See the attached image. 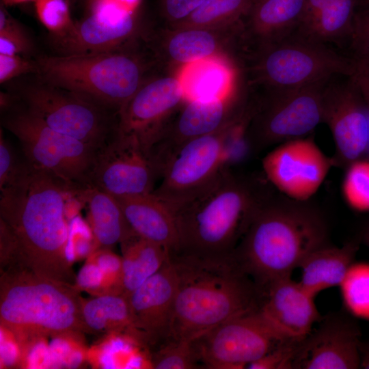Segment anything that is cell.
Returning <instances> with one entry per match:
<instances>
[{
  "label": "cell",
  "instance_id": "46",
  "mask_svg": "<svg viewBox=\"0 0 369 369\" xmlns=\"http://www.w3.org/2000/svg\"><path fill=\"white\" fill-rule=\"evenodd\" d=\"M14 102V98L12 95L5 92H1L0 105L1 111H7L13 108Z\"/></svg>",
  "mask_w": 369,
  "mask_h": 369
},
{
  "label": "cell",
  "instance_id": "28",
  "mask_svg": "<svg viewBox=\"0 0 369 369\" xmlns=\"http://www.w3.org/2000/svg\"><path fill=\"white\" fill-rule=\"evenodd\" d=\"M358 0H305L297 32L327 44L349 39Z\"/></svg>",
  "mask_w": 369,
  "mask_h": 369
},
{
  "label": "cell",
  "instance_id": "32",
  "mask_svg": "<svg viewBox=\"0 0 369 369\" xmlns=\"http://www.w3.org/2000/svg\"><path fill=\"white\" fill-rule=\"evenodd\" d=\"M340 287L347 313L369 318V264L353 262Z\"/></svg>",
  "mask_w": 369,
  "mask_h": 369
},
{
  "label": "cell",
  "instance_id": "4",
  "mask_svg": "<svg viewBox=\"0 0 369 369\" xmlns=\"http://www.w3.org/2000/svg\"><path fill=\"white\" fill-rule=\"evenodd\" d=\"M264 176L226 169L176 214L179 247L172 254L201 257L231 254L258 208L273 195Z\"/></svg>",
  "mask_w": 369,
  "mask_h": 369
},
{
  "label": "cell",
  "instance_id": "39",
  "mask_svg": "<svg viewBox=\"0 0 369 369\" xmlns=\"http://www.w3.org/2000/svg\"><path fill=\"white\" fill-rule=\"evenodd\" d=\"M205 0H159L161 15L165 25H171L189 16Z\"/></svg>",
  "mask_w": 369,
  "mask_h": 369
},
{
  "label": "cell",
  "instance_id": "45",
  "mask_svg": "<svg viewBox=\"0 0 369 369\" xmlns=\"http://www.w3.org/2000/svg\"><path fill=\"white\" fill-rule=\"evenodd\" d=\"M360 368L369 369V340L359 344Z\"/></svg>",
  "mask_w": 369,
  "mask_h": 369
},
{
  "label": "cell",
  "instance_id": "31",
  "mask_svg": "<svg viewBox=\"0 0 369 369\" xmlns=\"http://www.w3.org/2000/svg\"><path fill=\"white\" fill-rule=\"evenodd\" d=\"M256 0H205L189 16L169 28L215 27L245 20Z\"/></svg>",
  "mask_w": 369,
  "mask_h": 369
},
{
  "label": "cell",
  "instance_id": "49",
  "mask_svg": "<svg viewBox=\"0 0 369 369\" xmlns=\"http://www.w3.org/2000/svg\"><path fill=\"white\" fill-rule=\"evenodd\" d=\"M361 2L363 4L369 7V0H358V3Z\"/></svg>",
  "mask_w": 369,
  "mask_h": 369
},
{
  "label": "cell",
  "instance_id": "7",
  "mask_svg": "<svg viewBox=\"0 0 369 369\" xmlns=\"http://www.w3.org/2000/svg\"><path fill=\"white\" fill-rule=\"evenodd\" d=\"M240 67L247 85L270 92L351 77L355 63L352 57L296 31L279 40L248 47Z\"/></svg>",
  "mask_w": 369,
  "mask_h": 369
},
{
  "label": "cell",
  "instance_id": "36",
  "mask_svg": "<svg viewBox=\"0 0 369 369\" xmlns=\"http://www.w3.org/2000/svg\"><path fill=\"white\" fill-rule=\"evenodd\" d=\"M301 342L285 341L249 364V369H295V364Z\"/></svg>",
  "mask_w": 369,
  "mask_h": 369
},
{
  "label": "cell",
  "instance_id": "41",
  "mask_svg": "<svg viewBox=\"0 0 369 369\" xmlns=\"http://www.w3.org/2000/svg\"><path fill=\"white\" fill-rule=\"evenodd\" d=\"M104 275L94 262L90 258V261L81 269L77 276L76 287L79 290L94 292L97 295L104 292Z\"/></svg>",
  "mask_w": 369,
  "mask_h": 369
},
{
  "label": "cell",
  "instance_id": "11",
  "mask_svg": "<svg viewBox=\"0 0 369 369\" xmlns=\"http://www.w3.org/2000/svg\"><path fill=\"white\" fill-rule=\"evenodd\" d=\"M26 109L53 130L98 149L116 129L118 114L42 81L22 94Z\"/></svg>",
  "mask_w": 369,
  "mask_h": 369
},
{
  "label": "cell",
  "instance_id": "43",
  "mask_svg": "<svg viewBox=\"0 0 369 369\" xmlns=\"http://www.w3.org/2000/svg\"><path fill=\"white\" fill-rule=\"evenodd\" d=\"M31 47V42L23 29L0 31V54H25L30 51Z\"/></svg>",
  "mask_w": 369,
  "mask_h": 369
},
{
  "label": "cell",
  "instance_id": "8",
  "mask_svg": "<svg viewBox=\"0 0 369 369\" xmlns=\"http://www.w3.org/2000/svg\"><path fill=\"white\" fill-rule=\"evenodd\" d=\"M245 112L214 133L184 144L165 166L152 193L175 212L208 188L228 167L247 128Z\"/></svg>",
  "mask_w": 369,
  "mask_h": 369
},
{
  "label": "cell",
  "instance_id": "12",
  "mask_svg": "<svg viewBox=\"0 0 369 369\" xmlns=\"http://www.w3.org/2000/svg\"><path fill=\"white\" fill-rule=\"evenodd\" d=\"M285 341L256 310L222 323L193 344L197 361L206 368L241 369Z\"/></svg>",
  "mask_w": 369,
  "mask_h": 369
},
{
  "label": "cell",
  "instance_id": "42",
  "mask_svg": "<svg viewBox=\"0 0 369 369\" xmlns=\"http://www.w3.org/2000/svg\"><path fill=\"white\" fill-rule=\"evenodd\" d=\"M142 0H86L87 13L126 14L140 11Z\"/></svg>",
  "mask_w": 369,
  "mask_h": 369
},
{
  "label": "cell",
  "instance_id": "2",
  "mask_svg": "<svg viewBox=\"0 0 369 369\" xmlns=\"http://www.w3.org/2000/svg\"><path fill=\"white\" fill-rule=\"evenodd\" d=\"M177 275L169 340H193L222 323L258 310L264 292L232 254H171Z\"/></svg>",
  "mask_w": 369,
  "mask_h": 369
},
{
  "label": "cell",
  "instance_id": "40",
  "mask_svg": "<svg viewBox=\"0 0 369 369\" xmlns=\"http://www.w3.org/2000/svg\"><path fill=\"white\" fill-rule=\"evenodd\" d=\"M21 161L0 131V189L7 186L16 174Z\"/></svg>",
  "mask_w": 369,
  "mask_h": 369
},
{
  "label": "cell",
  "instance_id": "26",
  "mask_svg": "<svg viewBox=\"0 0 369 369\" xmlns=\"http://www.w3.org/2000/svg\"><path fill=\"white\" fill-rule=\"evenodd\" d=\"M78 195L87 206L94 249H108L135 234L114 195L92 184L80 187Z\"/></svg>",
  "mask_w": 369,
  "mask_h": 369
},
{
  "label": "cell",
  "instance_id": "29",
  "mask_svg": "<svg viewBox=\"0 0 369 369\" xmlns=\"http://www.w3.org/2000/svg\"><path fill=\"white\" fill-rule=\"evenodd\" d=\"M120 245L122 269L116 293L128 297L163 266L171 252L135 234Z\"/></svg>",
  "mask_w": 369,
  "mask_h": 369
},
{
  "label": "cell",
  "instance_id": "18",
  "mask_svg": "<svg viewBox=\"0 0 369 369\" xmlns=\"http://www.w3.org/2000/svg\"><path fill=\"white\" fill-rule=\"evenodd\" d=\"M245 20L215 27L173 29L149 32L150 44L167 70L178 72L184 66L210 58L233 61Z\"/></svg>",
  "mask_w": 369,
  "mask_h": 369
},
{
  "label": "cell",
  "instance_id": "50",
  "mask_svg": "<svg viewBox=\"0 0 369 369\" xmlns=\"http://www.w3.org/2000/svg\"><path fill=\"white\" fill-rule=\"evenodd\" d=\"M74 0H71V1L72 2Z\"/></svg>",
  "mask_w": 369,
  "mask_h": 369
},
{
  "label": "cell",
  "instance_id": "22",
  "mask_svg": "<svg viewBox=\"0 0 369 369\" xmlns=\"http://www.w3.org/2000/svg\"><path fill=\"white\" fill-rule=\"evenodd\" d=\"M314 299L289 277L266 289L258 311L282 340L301 342L322 318Z\"/></svg>",
  "mask_w": 369,
  "mask_h": 369
},
{
  "label": "cell",
  "instance_id": "13",
  "mask_svg": "<svg viewBox=\"0 0 369 369\" xmlns=\"http://www.w3.org/2000/svg\"><path fill=\"white\" fill-rule=\"evenodd\" d=\"M249 92L244 83L223 98L185 100L151 150L161 177L166 164L184 144L217 131L240 118L250 104Z\"/></svg>",
  "mask_w": 369,
  "mask_h": 369
},
{
  "label": "cell",
  "instance_id": "20",
  "mask_svg": "<svg viewBox=\"0 0 369 369\" xmlns=\"http://www.w3.org/2000/svg\"><path fill=\"white\" fill-rule=\"evenodd\" d=\"M176 290V271L170 255L128 297L135 337L149 345L161 346L169 340Z\"/></svg>",
  "mask_w": 369,
  "mask_h": 369
},
{
  "label": "cell",
  "instance_id": "44",
  "mask_svg": "<svg viewBox=\"0 0 369 369\" xmlns=\"http://www.w3.org/2000/svg\"><path fill=\"white\" fill-rule=\"evenodd\" d=\"M355 70L353 76L369 85V59H355Z\"/></svg>",
  "mask_w": 369,
  "mask_h": 369
},
{
  "label": "cell",
  "instance_id": "17",
  "mask_svg": "<svg viewBox=\"0 0 369 369\" xmlns=\"http://www.w3.org/2000/svg\"><path fill=\"white\" fill-rule=\"evenodd\" d=\"M326 84L323 92V122L333 139L334 165L346 168L369 153V117L360 90L351 76L344 81Z\"/></svg>",
  "mask_w": 369,
  "mask_h": 369
},
{
  "label": "cell",
  "instance_id": "33",
  "mask_svg": "<svg viewBox=\"0 0 369 369\" xmlns=\"http://www.w3.org/2000/svg\"><path fill=\"white\" fill-rule=\"evenodd\" d=\"M345 169L342 183L344 202L357 212H369V157L358 159Z\"/></svg>",
  "mask_w": 369,
  "mask_h": 369
},
{
  "label": "cell",
  "instance_id": "1",
  "mask_svg": "<svg viewBox=\"0 0 369 369\" xmlns=\"http://www.w3.org/2000/svg\"><path fill=\"white\" fill-rule=\"evenodd\" d=\"M78 187L25 159L12 181L0 189V220L15 240V262L74 286L72 230L67 210L78 198Z\"/></svg>",
  "mask_w": 369,
  "mask_h": 369
},
{
  "label": "cell",
  "instance_id": "25",
  "mask_svg": "<svg viewBox=\"0 0 369 369\" xmlns=\"http://www.w3.org/2000/svg\"><path fill=\"white\" fill-rule=\"evenodd\" d=\"M178 74L185 100L223 98L245 83L236 64L226 58L199 60L184 66Z\"/></svg>",
  "mask_w": 369,
  "mask_h": 369
},
{
  "label": "cell",
  "instance_id": "27",
  "mask_svg": "<svg viewBox=\"0 0 369 369\" xmlns=\"http://www.w3.org/2000/svg\"><path fill=\"white\" fill-rule=\"evenodd\" d=\"M359 245L357 238L341 247L327 244L315 249L299 267L301 269L299 284L314 297L321 291L340 286L355 261Z\"/></svg>",
  "mask_w": 369,
  "mask_h": 369
},
{
  "label": "cell",
  "instance_id": "10",
  "mask_svg": "<svg viewBox=\"0 0 369 369\" xmlns=\"http://www.w3.org/2000/svg\"><path fill=\"white\" fill-rule=\"evenodd\" d=\"M3 126L18 139L31 165L71 185L90 184L97 148L53 130L26 108L7 115Z\"/></svg>",
  "mask_w": 369,
  "mask_h": 369
},
{
  "label": "cell",
  "instance_id": "19",
  "mask_svg": "<svg viewBox=\"0 0 369 369\" xmlns=\"http://www.w3.org/2000/svg\"><path fill=\"white\" fill-rule=\"evenodd\" d=\"M301 341L295 369L360 368L361 331L353 316L332 314Z\"/></svg>",
  "mask_w": 369,
  "mask_h": 369
},
{
  "label": "cell",
  "instance_id": "21",
  "mask_svg": "<svg viewBox=\"0 0 369 369\" xmlns=\"http://www.w3.org/2000/svg\"><path fill=\"white\" fill-rule=\"evenodd\" d=\"M140 11L126 14L87 13L64 35L55 38L59 55L108 52L146 33Z\"/></svg>",
  "mask_w": 369,
  "mask_h": 369
},
{
  "label": "cell",
  "instance_id": "5",
  "mask_svg": "<svg viewBox=\"0 0 369 369\" xmlns=\"http://www.w3.org/2000/svg\"><path fill=\"white\" fill-rule=\"evenodd\" d=\"M37 63L42 81L116 114L146 81L167 70L146 33L113 51L44 56Z\"/></svg>",
  "mask_w": 369,
  "mask_h": 369
},
{
  "label": "cell",
  "instance_id": "16",
  "mask_svg": "<svg viewBox=\"0 0 369 369\" xmlns=\"http://www.w3.org/2000/svg\"><path fill=\"white\" fill-rule=\"evenodd\" d=\"M334 165L311 137L277 145L262 160L264 176L282 195L308 202Z\"/></svg>",
  "mask_w": 369,
  "mask_h": 369
},
{
  "label": "cell",
  "instance_id": "35",
  "mask_svg": "<svg viewBox=\"0 0 369 369\" xmlns=\"http://www.w3.org/2000/svg\"><path fill=\"white\" fill-rule=\"evenodd\" d=\"M71 0H36V15L42 25L55 38L67 33L73 26Z\"/></svg>",
  "mask_w": 369,
  "mask_h": 369
},
{
  "label": "cell",
  "instance_id": "37",
  "mask_svg": "<svg viewBox=\"0 0 369 369\" xmlns=\"http://www.w3.org/2000/svg\"><path fill=\"white\" fill-rule=\"evenodd\" d=\"M348 40L353 58L369 59V7L355 12Z\"/></svg>",
  "mask_w": 369,
  "mask_h": 369
},
{
  "label": "cell",
  "instance_id": "23",
  "mask_svg": "<svg viewBox=\"0 0 369 369\" xmlns=\"http://www.w3.org/2000/svg\"><path fill=\"white\" fill-rule=\"evenodd\" d=\"M133 232L137 236L168 249L179 247L176 217L163 200L150 193L115 196Z\"/></svg>",
  "mask_w": 369,
  "mask_h": 369
},
{
  "label": "cell",
  "instance_id": "48",
  "mask_svg": "<svg viewBox=\"0 0 369 369\" xmlns=\"http://www.w3.org/2000/svg\"><path fill=\"white\" fill-rule=\"evenodd\" d=\"M36 0H2L1 4L4 6H12L15 5H18L29 1H35Z\"/></svg>",
  "mask_w": 369,
  "mask_h": 369
},
{
  "label": "cell",
  "instance_id": "30",
  "mask_svg": "<svg viewBox=\"0 0 369 369\" xmlns=\"http://www.w3.org/2000/svg\"><path fill=\"white\" fill-rule=\"evenodd\" d=\"M82 315L86 333L128 331L135 337L128 297L107 293L83 300Z\"/></svg>",
  "mask_w": 369,
  "mask_h": 369
},
{
  "label": "cell",
  "instance_id": "34",
  "mask_svg": "<svg viewBox=\"0 0 369 369\" xmlns=\"http://www.w3.org/2000/svg\"><path fill=\"white\" fill-rule=\"evenodd\" d=\"M198 362L193 340H168L152 356V366L156 369L196 368Z\"/></svg>",
  "mask_w": 369,
  "mask_h": 369
},
{
  "label": "cell",
  "instance_id": "6",
  "mask_svg": "<svg viewBox=\"0 0 369 369\" xmlns=\"http://www.w3.org/2000/svg\"><path fill=\"white\" fill-rule=\"evenodd\" d=\"M83 300L76 286L40 275L17 262L1 269V327L23 346L44 337L86 333Z\"/></svg>",
  "mask_w": 369,
  "mask_h": 369
},
{
  "label": "cell",
  "instance_id": "14",
  "mask_svg": "<svg viewBox=\"0 0 369 369\" xmlns=\"http://www.w3.org/2000/svg\"><path fill=\"white\" fill-rule=\"evenodd\" d=\"M184 100L178 72H161L146 81L120 110L116 131L133 137L151 153Z\"/></svg>",
  "mask_w": 369,
  "mask_h": 369
},
{
  "label": "cell",
  "instance_id": "15",
  "mask_svg": "<svg viewBox=\"0 0 369 369\" xmlns=\"http://www.w3.org/2000/svg\"><path fill=\"white\" fill-rule=\"evenodd\" d=\"M160 171L153 156L133 137L116 129L96 152L90 184L114 195L152 193Z\"/></svg>",
  "mask_w": 369,
  "mask_h": 369
},
{
  "label": "cell",
  "instance_id": "38",
  "mask_svg": "<svg viewBox=\"0 0 369 369\" xmlns=\"http://www.w3.org/2000/svg\"><path fill=\"white\" fill-rule=\"evenodd\" d=\"M37 62L20 55L0 54V83H3L27 73H38Z\"/></svg>",
  "mask_w": 369,
  "mask_h": 369
},
{
  "label": "cell",
  "instance_id": "24",
  "mask_svg": "<svg viewBox=\"0 0 369 369\" xmlns=\"http://www.w3.org/2000/svg\"><path fill=\"white\" fill-rule=\"evenodd\" d=\"M305 0H256L245 19L243 40L248 46L279 40L295 32Z\"/></svg>",
  "mask_w": 369,
  "mask_h": 369
},
{
  "label": "cell",
  "instance_id": "47",
  "mask_svg": "<svg viewBox=\"0 0 369 369\" xmlns=\"http://www.w3.org/2000/svg\"><path fill=\"white\" fill-rule=\"evenodd\" d=\"M360 243L369 247V221L363 226L357 238Z\"/></svg>",
  "mask_w": 369,
  "mask_h": 369
},
{
  "label": "cell",
  "instance_id": "9",
  "mask_svg": "<svg viewBox=\"0 0 369 369\" xmlns=\"http://www.w3.org/2000/svg\"><path fill=\"white\" fill-rule=\"evenodd\" d=\"M330 79L256 94V106L247 130L249 150L258 152L311 134L323 122V92Z\"/></svg>",
  "mask_w": 369,
  "mask_h": 369
},
{
  "label": "cell",
  "instance_id": "3",
  "mask_svg": "<svg viewBox=\"0 0 369 369\" xmlns=\"http://www.w3.org/2000/svg\"><path fill=\"white\" fill-rule=\"evenodd\" d=\"M327 237L325 218L308 201L272 195L256 211L232 255L264 293L328 244Z\"/></svg>",
  "mask_w": 369,
  "mask_h": 369
}]
</instances>
